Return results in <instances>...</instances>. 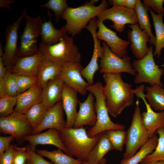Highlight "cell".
<instances>
[{"mask_svg": "<svg viewBox=\"0 0 164 164\" xmlns=\"http://www.w3.org/2000/svg\"><path fill=\"white\" fill-rule=\"evenodd\" d=\"M103 78L106 105L109 113L116 118L133 104L134 94L132 85L122 80L121 73H104Z\"/></svg>", "mask_w": 164, "mask_h": 164, "instance_id": "6da1fadb", "label": "cell"}, {"mask_svg": "<svg viewBox=\"0 0 164 164\" xmlns=\"http://www.w3.org/2000/svg\"><path fill=\"white\" fill-rule=\"evenodd\" d=\"M67 154L85 162L91 150L100 139L101 134L91 138L84 128H64L58 131Z\"/></svg>", "mask_w": 164, "mask_h": 164, "instance_id": "7a4b0ae2", "label": "cell"}, {"mask_svg": "<svg viewBox=\"0 0 164 164\" xmlns=\"http://www.w3.org/2000/svg\"><path fill=\"white\" fill-rule=\"evenodd\" d=\"M108 6V2L103 0L97 6L90 1L77 7H68L61 18L66 22L67 32L72 36L80 33L92 18L98 15Z\"/></svg>", "mask_w": 164, "mask_h": 164, "instance_id": "3957f363", "label": "cell"}, {"mask_svg": "<svg viewBox=\"0 0 164 164\" xmlns=\"http://www.w3.org/2000/svg\"><path fill=\"white\" fill-rule=\"evenodd\" d=\"M103 86L100 82L98 81L91 85H89L86 91L94 94L96 101L94 108L97 115V121L95 125L90 128L87 132L88 136L92 138L112 129L124 130L125 126L115 123L111 119L107 108L105 98L103 92Z\"/></svg>", "mask_w": 164, "mask_h": 164, "instance_id": "277c9868", "label": "cell"}, {"mask_svg": "<svg viewBox=\"0 0 164 164\" xmlns=\"http://www.w3.org/2000/svg\"><path fill=\"white\" fill-rule=\"evenodd\" d=\"M72 36L66 34L57 43L51 46L39 45L44 57L60 65L67 62H80L81 54L74 44Z\"/></svg>", "mask_w": 164, "mask_h": 164, "instance_id": "5b68a950", "label": "cell"}, {"mask_svg": "<svg viewBox=\"0 0 164 164\" xmlns=\"http://www.w3.org/2000/svg\"><path fill=\"white\" fill-rule=\"evenodd\" d=\"M148 133L142 123L138 98L135 103L131 124L126 131L125 151L123 159H128L137 152L149 139Z\"/></svg>", "mask_w": 164, "mask_h": 164, "instance_id": "8992f818", "label": "cell"}, {"mask_svg": "<svg viewBox=\"0 0 164 164\" xmlns=\"http://www.w3.org/2000/svg\"><path fill=\"white\" fill-rule=\"evenodd\" d=\"M153 56V47L151 46L144 57L133 61L132 65L136 73L134 80L135 83H145L152 86H163L161 79L164 74V70L155 63Z\"/></svg>", "mask_w": 164, "mask_h": 164, "instance_id": "52a82bcc", "label": "cell"}, {"mask_svg": "<svg viewBox=\"0 0 164 164\" xmlns=\"http://www.w3.org/2000/svg\"><path fill=\"white\" fill-rule=\"evenodd\" d=\"M26 23L20 37V44L18 47L19 57L34 55L39 51L37 38L40 36L43 19L39 15L32 17L26 13L25 16Z\"/></svg>", "mask_w": 164, "mask_h": 164, "instance_id": "ba28073f", "label": "cell"}, {"mask_svg": "<svg viewBox=\"0 0 164 164\" xmlns=\"http://www.w3.org/2000/svg\"><path fill=\"white\" fill-rule=\"evenodd\" d=\"M102 47L104 53L99 60L101 73L115 74L125 73L135 75L136 73L129 56L126 55L122 58L119 57L111 51L104 42L102 43Z\"/></svg>", "mask_w": 164, "mask_h": 164, "instance_id": "9c48e42d", "label": "cell"}, {"mask_svg": "<svg viewBox=\"0 0 164 164\" xmlns=\"http://www.w3.org/2000/svg\"><path fill=\"white\" fill-rule=\"evenodd\" d=\"M26 13V8L18 19L6 27L5 32V44L2 57L7 71H11L19 57L17 46L18 31L22 21Z\"/></svg>", "mask_w": 164, "mask_h": 164, "instance_id": "30bf717a", "label": "cell"}, {"mask_svg": "<svg viewBox=\"0 0 164 164\" xmlns=\"http://www.w3.org/2000/svg\"><path fill=\"white\" fill-rule=\"evenodd\" d=\"M97 18L98 20L103 22L106 20L111 21L113 24L110 27L120 33L124 31L126 24L138 23L134 10L123 7L113 6L103 11Z\"/></svg>", "mask_w": 164, "mask_h": 164, "instance_id": "8fae6325", "label": "cell"}, {"mask_svg": "<svg viewBox=\"0 0 164 164\" xmlns=\"http://www.w3.org/2000/svg\"><path fill=\"white\" fill-rule=\"evenodd\" d=\"M0 130L13 136L17 140L32 134L33 130L24 114L14 112L10 115L0 117Z\"/></svg>", "mask_w": 164, "mask_h": 164, "instance_id": "7c38bea8", "label": "cell"}, {"mask_svg": "<svg viewBox=\"0 0 164 164\" xmlns=\"http://www.w3.org/2000/svg\"><path fill=\"white\" fill-rule=\"evenodd\" d=\"M145 89L144 85L142 84L133 89V92L138 98L142 100L146 107V111L141 114L142 121L150 138L155 135L159 128H162L164 122V111L156 112L153 110L147 101L144 93Z\"/></svg>", "mask_w": 164, "mask_h": 164, "instance_id": "4fadbf2b", "label": "cell"}, {"mask_svg": "<svg viewBox=\"0 0 164 164\" xmlns=\"http://www.w3.org/2000/svg\"><path fill=\"white\" fill-rule=\"evenodd\" d=\"M61 67V73L58 77L78 93L86 95L87 91L86 89L89 85L81 75L83 68L80 63L67 62L63 64Z\"/></svg>", "mask_w": 164, "mask_h": 164, "instance_id": "5bb4252c", "label": "cell"}, {"mask_svg": "<svg viewBox=\"0 0 164 164\" xmlns=\"http://www.w3.org/2000/svg\"><path fill=\"white\" fill-rule=\"evenodd\" d=\"M98 28L97 21L95 18H92L86 28L91 32L94 43V50L91 60L88 64L83 68L81 75L87 81L89 85L94 84V77L95 72L99 68L98 63L99 58H101L104 53V49L101 45L100 41L97 38L96 29Z\"/></svg>", "mask_w": 164, "mask_h": 164, "instance_id": "9a60e30c", "label": "cell"}, {"mask_svg": "<svg viewBox=\"0 0 164 164\" xmlns=\"http://www.w3.org/2000/svg\"><path fill=\"white\" fill-rule=\"evenodd\" d=\"M97 22L98 28L96 33L97 38L104 41L111 51L119 57L122 58L127 55L129 42L119 37L116 32L107 27L103 22L98 20Z\"/></svg>", "mask_w": 164, "mask_h": 164, "instance_id": "2e32d148", "label": "cell"}, {"mask_svg": "<svg viewBox=\"0 0 164 164\" xmlns=\"http://www.w3.org/2000/svg\"><path fill=\"white\" fill-rule=\"evenodd\" d=\"M131 30L128 31V37L130 43V48L135 57L138 59L143 58L149 49L147 43L150 38L147 32L141 29L137 24L128 26Z\"/></svg>", "mask_w": 164, "mask_h": 164, "instance_id": "e0dca14e", "label": "cell"}, {"mask_svg": "<svg viewBox=\"0 0 164 164\" xmlns=\"http://www.w3.org/2000/svg\"><path fill=\"white\" fill-rule=\"evenodd\" d=\"M66 121L63 118L61 100L47 111L42 121L32 134L39 133L43 130L53 128L59 131L65 128Z\"/></svg>", "mask_w": 164, "mask_h": 164, "instance_id": "ac0fdd59", "label": "cell"}, {"mask_svg": "<svg viewBox=\"0 0 164 164\" xmlns=\"http://www.w3.org/2000/svg\"><path fill=\"white\" fill-rule=\"evenodd\" d=\"M43 57L42 52L39 50L34 55L19 57L11 71L17 75L36 77Z\"/></svg>", "mask_w": 164, "mask_h": 164, "instance_id": "d6986e66", "label": "cell"}, {"mask_svg": "<svg viewBox=\"0 0 164 164\" xmlns=\"http://www.w3.org/2000/svg\"><path fill=\"white\" fill-rule=\"evenodd\" d=\"M94 96L90 92L86 100L83 102L79 101V109L77 112L73 127L81 128L84 126H93L97 121L94 101Z\"/></svg>", "mask_w": 164, "mask_h": 164, "instance_id": "ffe728a7", "label": "cell"}, {"mask_svg": "<svg viewBox=\"0 0 164 164\" xmlns=\"http://www.w3.org/2000/svg\"><path fill=\"white\" fill-rule=\"evenodd\" d=\"M77 93L73 88L64 84L61 100L66 116L65 128L73 126L77 113V107L79 101Z\"/></svg>", "mask_w": 164, "mask_h": 164, "instance_id": "44dd1931", "label": "cell"}, {"mask_svg": "<svg viewBox=\"0 0 164 164\" xmlns=\"http://www.w3.org/2000/svg\"><path fill=\"white\" fill-rule=\"evenodd\" d=\"M23 140L29 142L32 149L35 150L38 145H54L67 154V151L60 137L58 131L53 128L36 134H32L24 137Z\"/></svg>", "mask_w": 164, "mask_h": 164, "instance_id": "7402d4cb", "label": "cell"}, {"mask_svg": "<svg viewBox=\"0 0 164 164\" xmlns=\"http://www.w3.org/2000/svg\"><path fill=\"white\" fill-rule=\"evenodd\" d=\"M64 84L57 77L48 81L42 88L41 102L48 109L61 100Z\"/></svg>", "mask_w": 164, "mask_h": 164, "instance_id": "603a6c76", "label": "cell"}, {"mask_svg": "<svg viewBox=\"0 0 164 164\" xmlns=\"http://www.w3.org/2000/svg\"><path fill=\"white\" fill-rule=\"evenodd\" d=\"M42 89L36 84L19 94L14 112L24 114L33 105L41 102Z\"/></svg>", "mask_w": 164, "mask_h": 164, "instance_id": "cb8c5ba5", "label": "cell"}, {"mask_svg": "<svg viewBox=\"0 0 164 164\" xmlns=\"http://www.w3.org/2000/svg\"><path fill=\"white\" fill-rule=\"evenodd\" d=\"M61 70V65L44 57L36 76L37 84L42 88L48 81L58 77Z\"/></svg>", "mask_w": 164, "mask_h": 164, "instance_id": "d4e9b609", "label": "cell"}, {"mask_svg": "<svg viewBox=\"0 0 164 164\" xmlns=\"http://www.w3.org/2000/svg\"><path fill=\"white\" fill-rule=\"evenodd\" d=\"M50 18L48 21L45 20L42 25L40 45L51 46L56 44L67 34L65 25L60 29H56L52 23L51 17Z\"/></svg>", "mask_w": 164, "mask_h": 164, "instance_id": "484cf974", "label": "cell"}, {"mask_svg": "<svg viewBox=\"0 0 164 164\" xmlns=\"http://www.w3.org/2000/svg\"><path fill=\"white\" fill-rule=\"evenodd\" d=\"M113 149L105 132L101 134L99 140L91 151L86 160L82 164H97L106 153Z\"/></svg>", "mask_w": 164, "mask_h": 164, "instance_id": "4316f807", "label": "cell"}, {"mask_svg": "<svg viewBox=\"0 0 164 164\" xmlns=\"http://www.w3.org/2000/svg\"><path fill=\"white\" fill-rule=\"evenodd\" d=\"M150 9L149 8L145 7L141 0H137L134 10L136 15L138 22L140 26V28L147 32L150 38V44H153L154 46H155V37L152 31L151 25L148 13Z\"/></svg>", "mask_w": 164, "mask_h": 164, "instance_id": "83f0119b", "label": "cell"}, {"mask_svg": "<svg viewBox=\"0 0 164 164\" xmlns=\"http://www.w3.org/2000/svg\"><path fill=\"white\" fill-rule=\"evenodd\" d=\"M145 94L148 103L156 110L164 111V89L163 87L153 85L145 87Z\"/></svg>", "mask_w": 164, "mask_h": 164, "instance_id": "f1b7e54d", "label": "cell"}, {"mask_svg": "<svg viewBox=\"0 0 164 164\" xmlns=\"http://www.w3.org/2000/svg\"><path fill=\"white\" fill-rule=\"evenodd\" d=\"M149 11L152 17L156 34L155 49L153 55L159 58L161 51L164 48V23L162 20L164 15L155 14L150 8Z\"/></svg>", "mask_w": 164, "mask_h": 164, "instance_id": "f546056e", "label": "cell"}, {"mask_svg": "<svg viewBox=\"0 0 164 164\" xmlns=\"http://www.w3.org/2000/svg\"><path fill=\"white\" fill-rule=\"evenodd\" d=\"M158 140V137L155 135L150 137L140 150L134 155L127 159H122L121 164H138L155 149Z\"/></svg>", "mask_w": 164, "mask_h": 164, "instance_id": "4dcf8cb0", "label": "cell"}, {"mask_svg": "<svg viewBox=\"0 0 164 164\" xmlns=\"http://www.w3.org/2000/svg\"><path fill=\"white\" fill-rule=\"evenodd\" d=\"M60 149L52 151L46 149H38L36 152L50 159L54 164H82L83 162L78 159H76L73 157L64 153Z\"/></svg>", "mask_w": 164, "mask_h": 164, "instance_id": "1f68e13d", "label": "cell"}, {"mask_svg": "<svg viewBox=\"0 0 164 164\" xmlns=\"http://www.w3.org/2000/svg\"><path fill=\"white\" fill-rule=\"evenodd\" d=\"M48 109L41 102L33 105L24 114L33 131L39 126Z\"/></svg>", "mask_w": 164, "mask_h": 164, "instance_id": "d6a6232c", "label": "cell"}, {"mask_svg": "<svg viewBox=\"0 0 164 164\" xmlns=\"http://www.w3.org/2000/svg\"><path fill=\"white\" fill-rule=\"evenodd\" d=\"M156 133L159 135L156 146L153 152L147 155L141 162V163L164 161V129L161 128L157 130Z\"/></svg>", "mask_w": 164, "mask_h": 164, "instance_id": "836d02e7", "label": "cell"}, {"mask_svg": "<svg viewBox=\"0 0 164 164\" xmlns=\"http://www.w3.org/2000/svg\"><path fill=\"white\" fill-rule=\"evenodd\" d=\"M106 132L114 149L122 151L126 142V132L124 130L112 129Z\"/></svg>", "mask_w": 164, "mask_h": 164, "instance_id": "e575fe53", "label": "cell"}, {"mask_svg": "<svg viewBox=\"0 0 164 164\" xmlns=\"http://www.w3.org/2000/svg\"><path fill=\"white\" fill-rule=\"evenodd\" d=\"M17 102V96L5 94L0 97V117L7 116L12 113Z\"/></svg>", "mask_w": 164, "mask_h": 164, "instance_id": "d590c367", "label": "cell"}, {"mask_svg": "<svg viewBox=\"0 0 164 164\" xmlns=\"http://www.w3.org/2000/svg\"><path fill=\"white\" fill-rule=\"evenodd\" d=\"M51 9L54 14V19L57 22L60 18L69 7L66 0H49L45 4L40 6Z\"/></svg>", "mask_w": 164, "mask_h": 164, "instance_id": "8d00e7d4", "label": "cell"}, {"mask_svg": "<svg viewBox=\"0 0 164 164\" xmlns=\"http://www.w3.org/2000/svg\"><path fill=\"white\" fill-rule=\"evenodd\" d=\"M17 75L11 71H7L4 78L5 81L6 94L10 96H17L19 94L16 77Z\"/></svg>", "mask_w": 164, "mask_h": 164, "instance_id": "74e56055", "label": "cell"}, {"mask_svg": "<svg viewBox=\"0 0 164 164\" xmlns=\"http://www.w3.org/2000/svg\"><path fill=\"white\" fill-rule=\"evenodd\" d=\"M16 81L19 94L29 89L37 83V77L17 75Z\"/></svg>", "mask_w": 164, "mask_h": 164, "instance_id": "f35d334b", "label": "cell"}, {"mask_svg": "<svg viewBox=\"0 0 164 164\" xmlns=\"http://www.w3.org/2000/svg\"><path fill=\"white\" fill-rule=\"evenodd\" d=\"M25 147L27 152L28 160L31 164H53L52 162L45 159L42 156L35 152L29 144Z\"/></svg>", "mask_w": 164, "mask_h": 164, "instance_id": "ab89813d", "label": "cell"}, {"mask_svg": "<svg viewBox=\"0 0 164 164\" xmlns=\"http://www.w3.org/2000/svg\"><path fill=\"white\" fill-rule=\"evenodd\" d=\"M28 155L25 147L15 146L14 149L12 164H26Z\"/></svg>", "mask_w": 164, "mask_h": 164, "instance_id": "60d3db41", "label": "cell"}, {"mask_svg": "<svg viewBox=\"0 0 164 164\" xmlns=\"http://www.w3.org/2000/svg\"><path fill=\"white\" fill-rule=\"evenodd\" d=\"M164 0H144L142 4L145 7L150 8L159 15H164L163 4Z\"/></svg>", "mask_w": 164, "mask_h": 164, "instance_id": "b9f144b4", "label": "cell"}, {"mask_svg": "<svg viewBox=\"0 0 164 164\" xmlns=\"http://www.w3.org/2000/svg\"><path fill=\"white\" fill-rule=\"evenodd\" d=\"M15 146L14 144L10 145L4 153L0 155V164H12Z\"/></svg>", "mask_w": 164, "mask_h": 164, "instance_id": "7bdbcfd3", "label": "cell"}, {"mask_svg": "<svg viewBox=\"0 0 164 164\" xmlns=\"http://www.w3.org/2000/svg\"><path fill=\"white\" fill-rule=\"evenodd\" d=\"M11 135L7 136H0V155L3 154L10 145V143L14 138Z\"/></svg>", "mask_w": 164, "mask_h": 164, "instance_id": "ee69618b", "label": "cell"}, {"mask_svg": "<svg viewBox=\"0 0 164 164\" xmlns=\"http://www.w3.org/2000/svg\"><path fill=\"white\" fill-rule=\"evenodd\" d=\"M6 71L3 59L2 57H0V78L4 77Z\"/></svg>", "mask_w": 164, "mask_h": 164, "instance_id": "f6af8a7d", "label": "cell"}, {"mask_svg": "<svg viewBox=\"0 0 164 164\" xmlns=\"http://www.w3.org/2000/svg\"><path fill=\"white\" fill-rule=\"evenodd\" d=\"M5 94L6 89L4 78H0V97Z\"/></svg>", "mask_w": 164, "mask_h": 164, "instance_id": "bcb514c9", "label": "cell"}, {"mask_svg": "<svg viewBox=\"0 0 164 164\" xmlns=\"http://www.w3.org/2000/svg\"><path fill=\"white\" fill-rule=\"evenodd\" d=\"M137 2V0H125V7L134 9Z\"/></svg>", "mask_w": 164, "mask_h": 164, "instance_id": "7dc6e473", "label": "cell"}, {"mask_svg": "<svg viewBox=\"0 0 164 164\" xmlns=\"http://www.w3.org/2000/svg\"><path fill=\"white\" fill-rule=\"evenodd\" d=\"M109 2L113 6L125 7V0H111Z\"/></svg>", "mask_w": 164, "mask_h": 164, "instance_id": "c3c4849f", "label": "cell"}, {"mask_svg": "<svg viewBox=\"0 0 164 164\" xmlns=\"http://www.w3.org/2000/svg\"><path fill=\"white\" fill-rule=\"evenodd\" d=\"M15 1L12 0H0V7H5L8 9H10V5L14 3Z\"/></svg>", "mask_w": 164, "mask_h": 164, "instance_id": "681fc988", "label": "cell"}, {"mask_svg": "<svg viewBox=\"0 0 164 164\" xmlns=\"http://www.w3.org/2000/svg\"><path fill=\"white\" fill-rule=\"evenodd\" d=\"M141 164H164V161L153 162L147 163H141Z\"/></svg>", "mask_w": 164, "mask_h": 164, "instance_id": "f907efd6", "label": "cell"}, {"mask_svg": "<svg viewBox=\"0 0 164 164\" xmlns=\"http://www.w3.org/2000/svg\"><path fill=\"white\" fill-rule=\"evenodd\" d=\"M4 54L3 52L2 48L1 43H0V57H2Z\"/></svg>", "mask_w": 164, "mask_h": 164, "instance_id": "816d5d0a", "label": "cell"}, {"mask_svg": "<svg viewBox=\"0 0 164 164\" xmlns=\"http://www.w3.org/2000/svg\"><path fill=\"white\" fill-rule=\"evenodd\" d=\"M107 162L106 159L104 158L99 163L97 164H105Z\"/></svg>", "mask_w": 164, "mask_h": 164, "instance_id": "f5cc1de1", "label": "cell"}, {"mask_svg": "<svg viewBox=\"0 0 164 164\" xmlns=\"http://www.w3.org/2000/svg\"><path fill=\"white\" fill-rule=\"evenodd\" d=\"M91 2L94 5L95 3L98 2V0H91Z\"/></svg>", "mask_w": 164, "mask_h": 164, "instance_id": "db71d44e", "label": "cell"}, {"mask_svg": "<svg viewBox=\"0 0 164 164\" xmlns=\"http://www.w3.org/2000/svg\"><path fill=\"white\" fill-rule=\"evenodd\" d=\"M162 128H163V129H164V122L163 124V125H162Z\"/></svg>", "mask_w": 164, "mask_h": 164, "instance_id": "11a10c76", "label": "cell"}]
</instances>
